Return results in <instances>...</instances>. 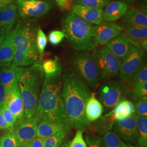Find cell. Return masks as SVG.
Returning a JSON list of instances; mask_svg holds the SVG:
<instances>
[{"label": "cell", "instance_id": "1", "mask_svg": "<svg viewBox=\"0 0 147 147\" xmlns=\"http://www.w3.org/2000/svg\"><path fill=\"white\" fill-rule=\"evenodd\" d=\"M62 78L66 124L84 132L90 129L91 125L85 114L86 104L91 94L88 87L76 73H67Z\"/></svg>", "mask_w": 147, "mask_h": 147}, {"label": "cell", "instance_id": "2", "mask_svg": "<svg viewBox=\"0 0 147 147\" xmlns=\"http://www.w3.org/2000/svg\"><path fill=\"white\" fill-rule=\"evenodd\" d=\"M44 78L35 116L39 121L42 119H47L65 123L62 78L59 76Z\"/></svg>", "mask_w": 147, "mask_h": 147}, {"label": "cell", "instance_id": "3", "mask_svg": "<svg viewBox=\"0 0 147 147\" xmlns=\"http://www.w3.org/2000/svg\"><path fill=\"white\" fill-rule=\"evenodd\" d=\"M63 33L71 47L79 51H93L98 46L94 38V25L69 12L62 19Z\"/></svg>", "mask_w": 147, "mask_h": 147}, {"label": "cell", "instance_id": "4", "mask_svg": "<svg viewBox=\"0 0 147 147\" xmlns=\"http://www.w3.org/2000/svg\"><path fill=\"white\" fill-rule=\"evenodd\" d=\"M44 79L42 65L36 63L25 68L18 85L24 106V118L36 115L39 96Z\"/></svg>", "mask_w": 147, "mask_h": 147}, {"label": "cell", "instance_id": "5", "mask_svg": "<svg viewBox=\"0 0 147 147\" xmlns=\"http://www.w3.org/2000/svg\"><path fill=\"white\" fill-rule=\"evenodd\" d=\"M38 27L30 22L20 21L14 30L16 51L22 53L30 58L34 64L42 61L36 45Z\"/></svg>", "mask_w": 147, "mask_h": 147}, {"label": "cell", "instance_id": "6", "mask_svg": "<svg viewBox=\"0 0 147 147\" xmlns=\"http://www.w3.org/2000/svg\"><path fill=\"white\" fill-rule=\"evenodd\" d=\"M71 63L76 74L87 86L96 89L100 81L98 67L90 54L87 51H80L72 55Z\"/></svg>", "mask_w": 147, "mask_h": 147}, {"label": "cell", "instance_id": "7", "mask_svg": "<svg viewBox=\"0 0 147 147\" xmlns=\"http://www.w3.org/2000/svg\"><path fill=\"white\" fill-rule=\"evenodd\" d=\"M90 55L98 67L100 79L107 80L118 76L121 62L106 47L96 48Z\"/></svg>", "mask_w": 147, "mask_h": 147}, {"label": "cell", "instance_id": "8", "mask_svg": "<svg viewBox=\"0 0 147 147\" xmlns=\"http://www.w3.org/2000/svg\"><path fill=\"white\" fill-rule=\"evenodd\" d=\"M126 94V87L121 81L111 80L101 87L99 99L105 112H110Z\"/></svg>", "mask_w": 147, "mask_h": 147}, {"label": "cell", "instance_id": "9", "mask_svg": "<svg viewBox=\"0 0 147 147\" xmlns=\"http://www.w3.org/2000/svg\"><path fill=\"white\" fill-rule=\"evenodd\" d=\"M18 15L23 19L38 18L46 15L52 8V3L46 0H14Z\"/></svg>", "mask_w": 147, "mask_h": 147}, {"label": "cell", "instance_id": "10", "mask_svg": "<svg viewBox=\"0 0 147 147\" xmlns=\"http://www.w3.org/2000/svg\"><path fill=\"white\" fill-rule=\"evenodd\" d=\"M145 62V51L131 45L129 53L121 63L119 75L123 81H127L140 69Z\"/></svg>", "mask_w": 147, "mask_h": 147}, {"label": "cell", "instance_id": "11", "mask_svg": "<svg viewBox=\"0 0 147 147\" xmlns=\"http://www.w3.org/2000/svg\"><path fill=\"white\" fill-rule=\"evenodd\" d=\"M112 131L128 144L137 146L138 131L134 114L117 121L112 129Z\"/></svg>", "mask_w": 147, "mask_h": 147}, {"label": "cell", "instance_id": "12", "mask_svg": "<svg viewBox=\"0 0 147 147\" xmlns=\"http://www.w3.org/2000/svg\"><path fill=\"white\" fill-rule=\"evenodd\" d=\"M123 29L119 25L113 22L101 23L94 27L95 42L98 47L106 45L111 39L119 35Z\"/></svg>", "mask_w": 147, "mask_h": 147}, {"label": "cell", "instance_id": "13", "mask_svg": "<svg viewBox=\"0 0 147 147\" xmlns=\"http://www.w3.org/2000/svg\"><path fill=\"white\" fill-rule=\"evenodd\" d=\"M38 123V118L36 116L28 119L24 117L22 119L16 121L13 130L20 142H30L37 137Z\"/></svg>", "mask_w": 147, "mask_h": 147}, {"label": "cell", "instance_id": "14", "mask_svg": "<svg viewBox=\"0 0 147 147\" xmlns=\"http://www.w3.org/2000/svg\"><path fill=\"white\" fill-rule=\"evenodd\" d=\"M5 103L11 113L16 117V121L24 118V106L19 85L10 90L5 92Z\"/></svg>", "mask_w": 147, "mask_h": 147}, {"label": "cell", "instance_id": "15", "mask_svg": "<svg viewBox=\"0 0 147 147\" xmlns=\"http://www.w3.org/2000/svg\"><path fill=\"white\" fill-rule=\"evenodd\" d=\"M25 68L22 67L8 65L0 70V81L5 88V92L10 90L18 86L19 80Z\"/></svg>", "mask_w": 147, "mask_h": 147}, {"label": "cell", "instance_id": "16", "mask_svg": "<svg viewBox=\"0 0 147 147\" xmlns=\"http://www.w3.org/2000/svg\"><path fill=\"white\" fill-rule=\"evenodd\" d=\"M106 45L121 62L127 57L131 46L126 35L123 33L111 39Z\"/></svg>", "mask_w": 147, "mask_h": 147}, {"label": "cell", "instance_id": "17", "mask_svg": "<svg viewBox=\"0 0 147 147\" xmlns=\"http://www.w3.org/2000/svg\"><path fill=\"white\" fill-rule=\"evenodd\" d=\"M71 12L83 20L94 25H100L103 21L104 10L101 9L74 5Z\"/></svg>", "mask_w": 147, "mask_h": 147}, {"label": "cell", "instance_id": "18", "mask_svg": "<svg viewBox=\"0 0 147 147\" xmlns=\"http://www.w3.org/2000/svg\"><path fill=\"white\" fill-rule=\"evenodd\" d=\"M69 129V126L65 122L42 119L38 124L37 136L45 138Z\"/></svg>", "mask_w": 147, "mask_h": 147}, {"label": "cell", "instance_id": "19", "mask_svg": "<svg viewBox=\"0 0 147 147\" xmlns=\"http://www.w3.org/2000/svg\"><path fill=\"white\" fill-rule=\"evenodd\" d=\"M14 30L5 35L0 47V68L10 65L14 57Z\"/></svg>", "mask_w": 147, "mask_h": 147}, {"label": "cell", "instance_id": "20", "mask_svg": "<svg viewBox=\"0 0 147 147\" xmlns=\"http://www.w3.org/2000/svg\"><path fill=\"white\" fill-rule=\"evenodd\" d=\"M122 22L128 26L147 27V9L131 8L126 11Z\"/></svg>", "mask_w": 147, "mask_h": 147}, {"label": "cell", "instance_id": "21", "mask_svg": "<svg viewBox=\"0 0 147 147\" xmlns=\"http://www.w3.org/2000/svg\"><path fill=\"white\" fill-rule=\"evenodd\" d=\"M128 5L121 1H113L106 6L103 12V21L113 22L120 19L128 9Z\"/></svg>", "mask_w": 147, "mask_h": 147}, {"label": "cell", "instance_id": "22", "mask_svg": "<svg viewBox=\"0 0 147 147\" xmlns=\"http://www.w3.org/2000/svg\"><path fill=\"white\" fill-rule=\"evenodd\" d=\"M18 16L17 8L14 3L8 5L0 10V26L4 28L6 34L13 30Z\"/></svg>", "mask_w": 147, "mask_h": 147}, {"label": "cell", "instance_id": "23", "mask_svg": "<svg viewBox=\"0 0 147 147\" xmlns=\"http://www.w3.org/2000/svg\"><path fill=\"white\" fill-rule=\"evenodd\" d=\"M103 111V106L96 98V94L91 93L85 106V114L87 120L89 123L97 121L102 116Z\"/></svg>", "mask_w": 147, "mask_h": 147}, {"label": "cell", "instance_id": "24", "mask_svg": "<svg viewBox=\"0 0 147 147\" xmlns=\"http://www.w3.org/2000/svg\"><path fill=\"white\" fill-rule=\"evenodd\" d=\"M135 106L131 101L123 99L119 101L116 106L108 113L111 115L115 120L117 121L131 116L135 113Z\"/></svg>", "mask_w": 147, "mask_h": 147}, {"label": "cell", "instance_id": "25", "mask_svg": "<svg viewBox=\"0 0 147 147\" xmlns=\"http://www.w3.org/2000/svg\"><path fill=\"white\" fill-rule=\"evenodd\" d=\"M44 78H51L61 76L62 70V64L59 58L55 57L53 59H47L42 64Z\"/></svg>", "mask_w": 147, "mask_h": 147}, {"label": "cell", "instance_id": "26", "mask_svg": "<svg viewBox=\"0 0 147 147\" xmlns=\"http://www.w3.org/2000/svg\"><path fill=\"white\" fill-rule=\"evenodd\" d=\"M116 122L111 115L107 113L95 121L94 125L90 128L92 127L94 132L102 136L105 133L110 131Z\"/></svg>", "mask_w": 147, "mask_h": 147}, {"label": "cell", "instance_id": "27", "mask_svg": "<svg viewBox=\"0 0 147 147\" xmlns=\"http://www.w3.org/2000/svg\"><path fill=\"white\" fill-rule=\"evenodd\" d=\"M136 121L138 131V144L140 147H147V118L138 116L136 113L134 114Z\"/></svg>", "mask_w": 147, "mask_h": 147}, {"label": "cell", "instance_id": "28", "mask_svg": "<svg viewBox=\"0 0 147 147\" xmlns=\"http://www.w3.org/2000/svg\"><path fill=\"white\" fill-rule=\"evenodd\" d=\"M127 87L126 90L147 82V66L145 61L142 64L141 67L135 74L131 78L127 81Z\"/></svg>", "mask_w": 147, "mask_h": 147}, {"label": "cell", "instance_id": "29", "mask_svg": "<svg viewBox=\"0 0 147 147\" xmlns=\"http://www.w3.org/2000/svg\"><path fill=\"white\" fill-rule=\"evenodd\" d=\"M102 136V147H127V144L113 132H107Z\"/></svg>", "mask_w": 147, "mask_h": 147}, {"label": "cell", "instance_id": "30", "mask_svg": "<svg viewBox=\"0 0 147 147\" xmlns=\"http://www.w3.org/2000/svg\"><path fill=\"white\" fill-rule=\"evenodd\" d=\"M121 27L127 38L137 40L147 39V27L128 26L124 25Z\"/></svg>", "mask_w": 147, "mask_h": 147}, {"label": "cell", "instance_id": "31", "mask_svg": "<svg viewBox=\"0 0 147 147\" xmlns=\"http://www.w3.org/2000/svg\"><path fill=\"white\" fill-rule=\"evenodd\" d=\"M20 141L13 131V127L0 137V147H18Z\"/></svg>", "mask_w": 147, "mask_h": 147}, {"label": "cell", "instance_id": "32", "mask_svg": "<svg viewBox=\"0 0 147 147\" xmlns=\"http://www.w3.org/2000/svg\"><path fill=\"white\" fill-rule=\"evenodd\" d=\"M68 130H63L51 136L44 138L43 147H60Z\"/></svg>", "mask_w": 147, "mask_h": 147}, {"label": "cell", "instance_id": "33", "mask_svg": "<svg viewBox=\"0 0 147 147\" xmlns=\"http://www.w3.org/2000/svg\"><path fill=\"white\" fill-rule=\"evenodd\" d=\"M110 0H73L74 5H83L103 9Z\"/></svg>", "mask_w": 147, "mask_h": 147}, {"label": "cell", "instance_id": "34", "mask_svg": "<svg viewBox=\"0 0 147 147\" xmlns=\"http://www.w3.org/2000/svg\"><path fill=\"white\" fill-rule=\"evenodd\" d=\"M128 93L132 100L137 101L140 98L147 97V82L126 90V94Z\"/></svg>", "mask_w": 147, "mask_h": 147}, {"label": "cell", "instance_id": "35", "mask_svg": "<svg viewBox=\"0 0 147 147\" xmlns=\"http://www.w3.org/2000/svg\"><path fill=\"white\" fill-rule=\"evenodd\" d=\"M47 42V37L46 36L45 33L40 28H38L37 31L36 37V45L42 61Z\"/></svg>", "mask_w": 147, "mask_h": 147}, {"label": "cell", "instance_id": "36", "mask_svg": "<svg viewBox=\"0 0 147 147\" xmlns=\"http://www.w3.org/2000/svg\"><path fill=\"white\" fill-rule=\"evenodd\" d=\"M84 131L78 130L73 140L70 142L69 147H88L84 138Z\"/></svg>", "mask_w": 147, "mask_h": 147}, {"label": "cell", "instance_id": "37", "mask_svg": "<svg viewBox=\"0 0 147 147\" xmlns=\"http://www.w3.org/2000/svg\"><path fill=\"white\" fill-rule=\"evenodd\" d=\"M86 142L88 147H101V138L94 133L87 132L86 136Z\"/></svg>", "mask_w": 147, "mask_h": 147}, {"label": "cell", "instance_id": "38", "mask_svg": "<svg viewBox=\"0 0 147 147\" xmlns=\"http://www.w3.org/2000/svg\"><path fill=\"white\" fill-rule=\"evenodd\" d=\"M137 114L138 116L147 117V96L138 99L135 107Z\"/></svg>", "mask_w": 147, "mask_h": 147}, {"label": "cell", "instance_id": "39", "mask_svg": "<svg viewBox=\"0 0 147 147\" xmlns=\"http://www.w3.org/2000/svg\"><path fill=\"white\" fill-rule=\"evenodd\" d=\"M65 37L63 31L55 30L51 32L49 34V40L53 45H58L62 42Z\"/></svg>", "mask_w": 147, "mask_h": 147}, {"label": "cell", "instance_id": "40", "mask_svg": "<svg viewBox=\"0 0 147 147\" xmlns=\"http://www.w3.org/2000/svg\"><path fill=\"white\" fill-rule=\"evenodd\" d=\"M1 111L5 119L13 127L16 121V117L11 113L5 102L1 106Z\"/></svg>", "mask_w": 147, "mask_h": 147}, {"label": "cell", "instance_id": "41", "mask_svg": "<svg viewBox=\"0 0 147 147\" xmlns=\"http://www.w3.org/2000/svg\"><path fill=\"white\" fill-rule=\"evenodd\" d=\"M62 11H71L73 8V0H55Z\"/></svg>", "mask_w": 147, "mask_h": 147}, {"label": "cell", "instance_id": "42", "mask_svg": "<svg viewBox=\"0 0 147 147\" xmlns=\"http://www.w3.org/2000/svg\"><path fill=\"white\" fill-rule=\"evenodd\" d=\"M12 127L6 121L2 113L1 107L0 108V130H9Z\"/></svg>", "mask_w": 147, "mask_h": 147}, {"label": "cell", "instance_id": "43", "mask_svg": "<svg viewBox=\"0 0 147 147\" xmlns=\"http://www.w3.org/2000/svg\"><path fill=\"white\" fill-rule=\"evenodd\" d=\"M44 140V138L37 136L30 141L31 146V147H43Z\"/></svg>", "mask_w": 147, "mask_h": 147}, {"label": "cell", "instance_id": "44", "mask_svg": "<svg viewBox=\"0 0 147 147\" xmlns=\"http://www.w3.org/2000/svg\"><path fill=\"white\" fill-rule=\"evenodd\" d=\"M5 90L4 86L0 81V108L5 102Z\"/></svg>", "mask_w": 147, "mask_h": 147}, {"label": "cell", "instance_id": "45", "mask_svg": "<svg viewBox=\"0 0 147 147\" xmlns=\"http://www.w3.org/2000/svg\"><path fill=\"white\" fill-rule=\"evenodd\" d=\"M5 35H6V34H5V31L4 28L1 26H0V47H1V46L2 44L3 40H4Z\"/></svg>", "mask_w": 147, "mask_h": 147}, {"label": "cell", "instance_id": "46", "mask_svg": "<svg viewBox=\"0 0 147 147\" xmlns=\"http://www.w3.org/2000/svg\"><path fill=\"white\" fill-rule=\"evenodd\" d=\"M18 147H31L30 142L28 141H23L20 142V144Z\"/></svg>", "mask_w": 147, "mask_h": 147}, {"label": "cell", "instance_id": "47", "mask_svg": "<svg viewBox=\"0 0 147 147\" xmlns=\"http://www.w3.org/2000/svg\"><path fill=\"white\" fill-rule=\"evenodd\" d=\"M119 1H123L124 2H125L126 4H127V5H131L132 4L136 1V0H119Z\"/></svg>", "mask_w": 147, "mask_h": 147}, {"label": "cell", "instance_id": "48", "mask_svg": "<svg viewBox=\"0 0 147 147\" xmlns=\"http://www.w3.org/2000/svg\"><path fill=\"white\" fill-rule=\"evenodd\" d=\"M0 1L4 2L7 5H10L11 3H13V2L14 1V0H0Z\"/></svg>", "mask_w": 147, "mask_h": 147}, {"label": "cell", "instance_id": "49", "mask_svg": "<svg viewBox=\"0 0 147 147\" xmlns=\"http://www.w3.org/2000/svg\"><path fill=\"white\" fill-rule=\"evenodd\" d=\"M69 143H70V141L65 142L63 144H62V146H61L60 147H69Z\"/></svg>", "mask_w": 147, "mask_h": 147}, {"label": "cell", "instance_id": "50", "mask_svg": "<svg viewBox=\"0 0 147 147\" xmlns=\"http://www.w3.org/2000/svg\"><path fill=\"white\" fill-rule=\"evenodd\" d=\"M127 147H138L137 146H134V145H132L131 144H127Z\"/></svg>", "mask_w": 147, "mask_h": 147}, {"label": "cell", "instance_id": "51", "mask_svg": "<svg viewBox=\"0 0 147 147\" xmlns=\"http://www.w3.org/2000/svg\"><path fill=\"white\" fill-rule=\"evenodd\" d=\"M2 8H1V6H0V10H1V9H2Z\"/></svg>", "mask_w": 147, "mask_h": 147}]
</instances>
